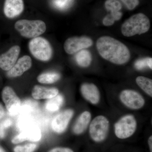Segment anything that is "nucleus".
<instances>
[{
  "mask_svg": "<svg viewBox=\"0 0 152 152\" xmlns=\"http://www.w3.org/2000/svg\"><path fill=\"white\" fill-rule=\"evenodd\" d=\"M37 148L35 143H28L22 145L17 146L14 148V152H33Z\"/></svg>",
  "mask_w": 152,
  "mask_h": 152,
  "instance_id": "24",
  "label": "nucleus"
},
{
  "mask_svg": "<svg viewBox=\"0 0 152 152\" xmlns=\"http://www.w3.org/2000/svg\"><path fill=\"white\" fill-rule=\"evenodd\" d=\"M80 92L86 100L93 104H97L100 100V93L98 87L90 83H84L81 85Z\"/></svg>",
  "mask_w": 152,
  "mask_h": 152,
  "instance_id": "13",
  "label": "nucleus"
},
{
  "mask_svg": "<svg viewBox=\"0 0 152 152\" xmlns=\"http://www.w3.org/2000/svg\"><path fill=\"white\" fill-rule=\"evenodd\" d=\"M91 115L89 112L86 111L78 117L73 128L75 134H81L84 132L91 123Z\"/></svg>",
  "mask_w": 152,
  "mask_h": 152,
  "instance_id": "16",
  "label": "nucleus"
},
{
  "mask_svg": "<svg viewBox=\"0 0 152 152\" xmlns=\"http://www.w3.org/2000/svg\"><path fill=\"white\" fill-rule=\"evenodd\" d=\"M64 99L62 95L58 94L54 97L49 99L45 104V108L49 112H56L62 105Z\"/></svg>",
  "mask_w": 152,
  "mask_h": 152,
  "instance_id": "20",
  "label": "nucleus"
},
{
  "mask_svg": "<svg viewBox=\"0 0 152 152\" xmlns=\"http://www.w3.org/2000/svg\"><path fill=\"white\" fill-rule=\"evenodd\" d=\"M129 10H134L139 4V0H121Z\"/></svg>",
  "mask_w": 152,
  "mask_h": 152,
  "instance_id": "26",
  "label": "nucleus"
},
{
  "mask_svg": "<svg viewBox=\"0 0 152 152\" xmlns=\"http://www.w3.org/2000/svg\"><path fill=\"white\" fill-rule=\"evenodd\" d=\"M48 152H74V151L69 148L58 147V148L52 149Z\"/></svg>",
  "mask_w": 152,
  "mask_h": 152,
  "instance_id": "28",
  "label": "nucleus"
},
{
  "mask_svg": "<svg viewBox=\"0 0 152 152\" xmlns=\"http://www.w3.org/2000/svg\"><path fill=\"white\" fill-rule=\"evenodd\" d=\"M119 98L121 102L131 110H139L145 105V100L143 97L134 90H123L120 93Z\"/></svg>",
  "mask_w": 152,
  "mask_h": 152,
  "instance_id": "7",
  "label": "nucleus"
},
{
  "mask_svg": "<svg viewBox=\"0 0 152 152\" xmlns=\"http://www.w3.org/2000/svg\"><path fill=\"white\" fill-rule=\"evenodd\" d=\"M0 152H5L4 151L1 147H0Z\"/></svg>",
  "mask_w": 152,
  "mask_h": 152,
  "instance_id": "31",
  "label": "nucleus"
},
{
  "mask_svg": "<svg viewBox=\"0 0 152 152\" xmlns=\"http://www.w3.org/2000/svg\"><path fill=\"white\" fill-rule=\"evenodd\" d=\"M93 44L92 40L88 37H72L66 40L64 48L67 53L73 55L92 46Z\"/></svg>",
  "mask_w": 152,
  "mask_h": 152,
  "instance_id": "8",
  "label": "nucleus"
},
{
  "mask_svg": "<svg viewBox=\"0 0 152 152\" xmlns=\"http://www.w3.org/2000/svg\"><path fill=\"white\" fill-rule=\"evenodd\" d=\"M12 124V121L10 119L4 120L0 123V138H4L5 136V130L10 126Z\"/></svg>",
  "mask_w": 152,
  "mask_h": 152,
  "instance_id": "25",
  "label": "nucleus"
},
{
  "mask_svg": "<svg viewBox=\"0 0 152 152\" xmlns=\"http://www.w3.org/2000/svg\"><path fill=\"white\" fill-rule=\"evenodd\" d=\"M137 125V120L133 115L124 116L115 124V134L119 139L128 138L136 132Z\"/></svg>",
  "mask_w": 152,
  "mask_h": 152,
  "instance_id": "6",
  "label": "nucleus"
},
{
  "mask_svg": "<svg viewBox=\"0 0 152 152\" xmlns=\"http://www.w3.org/2000/svg\"><path fill=\"white\" fill-rule=\"evenodd\" d=\"M74 113V111L72 109H67L58 114L52 121L53 130L58 134L64 132L73 116Z\"/></svg>",
  "mask_w": 152,
  "mask_h": 152,
  "instance_id": "10",
  "label": "nucleus"
},
{
  "mask_svg": "<svg viewBox=\"0 0 152 152\" xmlns=\"http://www.w3.org/2000/svg\"><path fill=\"white\" fill-rule=\"evenodd\" d=\"M28 49L33 56L41 61H48L53 56L51 45L47 39L42 37L32 39L29 42Z\"/></svg>",
  "mask_w": 152,
  "mask_h": 152,
  "instance_id": "4",
  "label": "nucleus"
},
{
  "mask_svg": "<svg viewBox=\"0 0 152 152\" xmlns=\"http://www.w3.org/2000/svg\"><path fill=\"white\" fill-rule=\"evenodd\" d=\"M115 21V20L114 18L113 17H112L110 14H109L104 18L103 20V24L104 26H109L113 24Z\"/></svg>",
  "mask_w": 152,
  "mask_h": 152,
  "instance_id": "27",
  "label": "nucleus"
},
{
  "mask_svg": "<svg viewBox=\"0 0 152 152\" xmlns=\"http://www.w3.org/2000/svg\"><path fill=\"white\" fill-rule=\"evenodd\" d=\"M149 19L145 14L140 13L133 15L124 23L121 26L123 35L131 37L146 33L149 30Z\"/></svg>",
  "mask_w": 152,
  "mask_h": 152,
  "instance_id": "2",
  "label": "nucleus"
},
{
  "mask_svg": "<svg viewBox=\"0 0 152 152\" xmlns=\"http://www.w3.org/2000/svg\"><path fill=\"white\" fill-rule=\"evenodd\" d=\"M15 28L21 36L33 39L43 34L46 30L45 23L41 20H20L16 22Z\"/></svg>",
  "mask_w": 152,
  "mask_h": 152,
  "instance_id": "3",
  "label": "nucleus"
},
{
  "mask_svg": "<svg viewBox=\"0 0 152 152\" xmlns=\"http://www.w3.org/2000/svg\"><path fill=\"white\" fill-rule=\"evenodd\" d=\"M20 50L19 46L15 45L0 55V68L6 71L11 69L18 61Z\"/></svg>",
  "mask_w": 152,
  "mask_h": 152,
  "instance_id": "11",
  "label": "nucleus"
},
{
  "mask_svg": "<svg viewBox=\"0 0 152 152\" xmlns=\"http://www.w3.org/2000/svg\"><path fill=\"white\" fill-rule=\"evenodd\" d=\"M58 94V90L56 88H47L38 85L34 86L32 91V96L36 100L49 99Z\"/></svg>",
  "mask_w": 152,
  "mask_h": 152,
  "instance_id": "15",
  "label": "nucleus"
},
{
  "mask_svg": "<svg viewBox=\"0 0 152 152\" xmlns=\"http://www.w3.org/2000/svg\"><path fill=\"white\" fill-rule=\"evenodd\" d=\"M5 112L4 109L1 104L0 103V120L2 119L5 116Z\"/></svg>",
  "mask_w": 152,
  "mask_h": 152,
  "instance_id": "29",
  "label": "nucleus"
},
{
  "mask_svg": "<svg viewBox=\"0 0 152 152\" xmlns=\"http://www.w3.org/2000/svg\"><path fill=\"white\" fill-rule=\"evenodd\" d=\"M61 78L59 74L56 72H47L40 74L37 77L39 83L50 84L56 83Z\"/></svg>",
  "mask_w": 152,
  "mask_h": 152,
  "instance_id": "19",
  "label": "nucleus"
},
{
  "mask_svg": "<svg viewBox=\"0 0 152 152\" xmlns=\"http://www.w3.org/2000/svg\"><path fill=\"white\" fill-rule=\"evenodd\" d=\"M150 152H152V136H150L148 140Z\"/></svg>",
  "mask_w": 152,
  "mask_h": 152,
  "instance_id": "30",
  "label": "nucleus"
},
{
  "mask_svg": "<svg viewBox=\"0 0 152 152\" xmlns=\"http://www.w3.org/2000/svg\"><path fill=\"white\" fill-rule=\"evenodd\" d=\"M96 46L101 56L113 64H124L130 59V52L126 46L112 37H100L98 39Z\"/></svg>",
  "mask_w": 152,
  "mask_h": 152,
  "instance_id": "1",
  "label": "nucleus"
},
{
  "mask_svg": "<svg viewBox=\"0 0 152 152\" xmlns=\"http://www.w3.org/2000/svg\"><path fill=\"white\" fill-rule=\"evenodd\" d=\"M20 133L25 141L38 142L41 140L42 137V133L40 129L37 126L34 125H29L23 130Z\"/></svg>",
  "mask_w": 152,
  "mask_h": 152,
  "instance_id": "17",
  "label": "nucleus"
},
{
  "mask_svg": "<svg viewBox=\"0 0 152 152\" xmlns=\"http://www.w3.org/2000/svg\"><path fill=\"white\" fill-rule=\"evenodd\" d=\"M75 56L77 64L82 67H88L91 65L92 56L91 53L86 50H83L78 52Z\"/></svg>",
  "mask_w": 152,
  "mask_h": 152,
  "instance_id": "21",
  "label": "nucleus"
},
{
  "mask_svg": "<svg viewBox=\"0 0 152 152\" xmlns=\"http://www.w3.org/2000/svg\"><path fill=\"white\" fill-rule=\"evenodd\" d=\"M2 98L6 108L11 115H16L20 110L21 101L11 87L6 86L2 91Z\"/></svg>",
  "mask_w": 152,
  "mask_h": 152,
  "instance_id": "9",
  "label": "nucleus"
},
{
  "mask_svg": "<svg viewBox=\"0 0 152 152\" xmlns=\"http://www.w3.org/2000/svg\"><path fill=\"white\" fill-rule=\"evenodd\" d=\"M110 122L108 119L103 115L95 117L90 123V137L94 141L100 142L105 140L108 134Z\"/></svg>",
  "mask_w": 152,
  "mask_h": 152,
  "instance_id": "5",
  "label": "nucleus"
},
{
  "mask_svg": "<svg viewBox=\"0 0 152 152\" xmlns=\"http://www.w3.org/2000/svg\"><path fill=\"white\" fill-rule=\"evenodd\" d=\"M105 7L108 11L110 12V14L116 21L119 20L122 17L123 14L120 12L122 5L118 0H107L105 3Z\"/></svg>",
  "mask_w": 152,
  "mask_h": 152,
  "instance_id": "18",
  "label": "nucleus"
},
{
  "mask_svg": "<svg viewBox=\"0 0 152 152\" xmlns=\"http://www.w3.org/2000/svg\"><path fill=\"white\" fill-rule=\"evenodd\" d=\"M136 82L143 91L150 97H152V80L143 76H139L136 79Z\"/></svg>",
  "mask_w": 152,
  "mask_h": 152,
  "instance_id": "22",
  "label": "nucleus"
},
{
  "mask_svg": "<svg viewBox=\"0 0 152 152\" xmlns=\"http://www.w3.org/2000/svg\"><path fill=\"white\" fill-rule=\"evenodd\" d=\"M32 62L28 56H23L18 60L13 67L8 71L7 76L10 78L17 77L22 75L31 67Z\"/></svg>",
  "mask_w": 152,
  "mask_h": 152,
  "instance_id": "12",
  "label": "nucleus"
},
{
  "mask_svg": "<svg viewBox=\"0 0 152 152\" xmlns=\"http://www.w3.org/2000/svg\"><path fill=\"white\" fill-rule=\"evenodd\" d=\"M152 58H146L137 60L135 63V67L137 69L140 70L145 68L148 67L152 69Z\"/></svg>",
  "mask_w": 152,
  "mask_h": 152,
  "instance_id": "23",
  "label": "nucleus"
},
{
  "mask_svg": "<svg viewBox=\"0 0 152 152\" xmlns=\"http://www.w3.org/2000/svg\"><path fill=\"white\" fill-rule=\"evenodd\" d=\"M24 10L23 0H5L4 6V12L5 16L13 19L18 16Z\"/></svg>",
  "mask_w": 152,
  "mask_h": 152,
  "instance_id": "14",
  "label": "nucleus"
}]
</instances>
